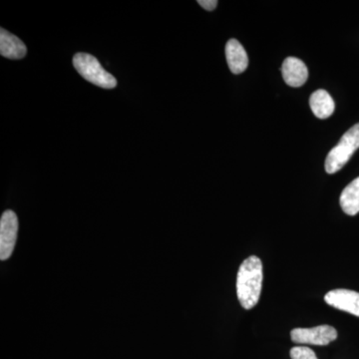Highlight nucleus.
<instances>
[{
  "mask_svg": "<svg viewBox=\"0 0 359 359\" xmlns=\"http://www.w3.org/2000/svg\"><path fill=\"white\" fill-rule=\"evenodd\" d=\"M73 65L78 73L90 83L106 89H112L117 86L116 78L104 69L93 55L87 53L75 54Z\"/></svg>",
  "mask_w": 359,
  "mask_h": 359,
  "instance_id": "nucleus-3",
  "label": "nucleus"
},
{
  "mask_svg": "<svg viewBox=\"0 0 359 359\" xmlns=\"http://www.w3.org/2000/svg\"><path fill=\"white\" fill-rule=\"evenodd\" d=\"M198 4L208 11H212L218 6L217 0H198Z\"/></svg>",
  "mask_w": 359,
  "mask_h": 359,
  "instance_id": "nucleus-13",
  "label": "nucleus"
},
{
  "mask_svg": "<svg viewBox=\"0 0 359 359\" xmlns=\"http://www.w3.org/2000/svg\"><path fill=\"white\" fill-rule=\"evenodd\" d=\"M359 148V123L347 130L339 144L330 150L325 160V171L335 174L346 166Z\"/></svg>",
  "mask_w": 359,
  "mask_h": 359,
  "instance_id": "nucleus-2",
  "label": "nucleus"
},
{
  "mask_svg": "<svg viewBox=\"0 0 359 359\" xmlns=\"http://www.w3.org/2000/svg\"><path fill=\"white\" fill-rule=\"evenodd\" d=\"M283 78L285 83L292 87H301L309 78V70L301 59L287 57L282 66Z\"/></svg>",
  "mask_w": 359,
  "mask_h": 359,
  "instance_id": "nucleus-7",
  "label": "nucleus"
},
{
  "mask_svg": "<svg viewBox=\"0 0 359 359\" xmlns=\"http://www.w3.org/2000/svg\"><path fill=\"white\" fill-rule=\"evenodd\" d=\"M290 337L294 344H313V346H327L337 339V332L330 325H320L311 328H294L290 332Z\"/></svg>",
  "mask_w": 359,
  "mask_h": 359,
  "instance_id": "nucleus-4",
  "label": "nucleus"
},
{
  "mask_svg": "<svg viewBox=\"0 0 359 359\" xmlns=\"http://www.w3.org/2000/svg\"><path fill=\"white\" fill-rule=\"evenodd\" d=\"M226 57L229 68L233 74H241L247 70L249 57L244 47L237 39H231L226 42Z\"/></svg>",
  "mask_w": 359,
  "mask_h": 359,
  "instance_id": "nucleus-8",
  "label": "nucleus"
},
{
  "mask_svg": "<svg viewBox=\"0 0 359 359\" xmlns=\"http://www.w3.org/2000/svg\"><path fill=\"white\" fill-rule=\"evenodd\" d=\"M341 209L348 216H355L359 212V177L354 179L342 191L339 198Z\"/></svg>",
  "mask_w": 359,
  "mask_h": 359,
  "instance_id": "nucleus-11",
  "label": "nucleus"
},
{
  "mask_svg": "<svg viewBox=\"0 0 359 359\" xmlns=\"http://www.w3.org/2000/svg\"><path fill=\"white\" fill-rule=\"evenodd\" d=\"M311 111L320 119H327L334 114L335 104L332 97L325 90H318L309 99Z\"/></svg>",
  "mask_w": 359,
  "mask_h": 359,
  "instance_id": "nucleus-10",
  "label": "nucleus"
},
{
  "mask_svg": "<svg viewBox=\"0 0 359 359\" xmlns=\"http://www.w3.org/2000/svg\"><path fill=\"white\" fill-rule=\"evenodd\" d=\"M18 233V219L15 212L7 210L0 219V259L6 261L13 255Z\"/></svg>",
  "mask_w": 359,
  "mask_h": 359,
  "instance_id": "nucleus-5",
  "label": "nucleus"
},
{
  "mask_svg": "<svg viewBox=\"0 0 359 359\" xmlns=\"http://www.w3.org/2000/svg\"><path fill=\"white\" fill-rule=\"evenodd\" d=\"M292 359H318L313 349L306 346H295L290 349Z\"/></svg>",
  "mask_w": 359,
  "mask_h": 359,
  "instance_id": "nucleus-12",
  "label": "nucleus"
},
{
  "mask_svg": "<svg viewBox=\"0 0 359 359\" xmlns=\"http://www.w3.org/2000/svg\"><path fill=\"white\" fill-rule=\"evenodd\" d=\"M325 301L332 308L359 318V292L342 289L330 290L325 294Z\"/></svg>",
  "mask_w": 359,
  "mask_h": 359,
  "instance_id": "nucleus-6",
  "label": "nucleus"
},
{
  "mask_svg": "<svg viewBox=\"0 0 359 359\" xmlns=\"http://www.w3.org/2000/svg\"><path fill=\"white\" fill-rule=\"evenodd\" d=\"M27 53L25 44L15 35L6 32L4 28L0 30V54L7 59H22Z\"/></svg>",
  "mask_w": 359,
  "mask_h": 359,
  "instance_id": "nucleus-9",
  "label": "nucleus"
},
{
  "mask_svg": "<svg viewBox=\"0 0 359 359\" xmlns=\"http://www.w3.org/2000/svg\"><path fill=\"white\" fill-rule=\"evenodd\" d=\"M263 283V264L256 256L245 259L238 269L237 294L241 306L250 309L257 306Z\"/></svg>",
  "mask_w": 359,
  "mask_h": 359,
  "instance_id": "nucleus-1",
  "label": "nucleus"
}]
</instances>
